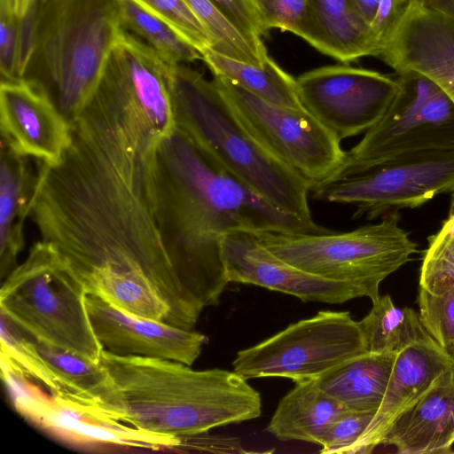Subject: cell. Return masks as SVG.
Instances as JSON below:
<instances>
[{
	"label": "cell",
	"instance_id": "cell-1",
	"mask_svg": "<svg viewBox=\"0 0 454 454\" xmlns=\"http://www.w3.org/2000/svg\"><path fill=\"white\" fill-rule=\"evenodd\" d=\"M160 140L125 85L103 77L70 123L59 161L39 160L28 216L77 277L109 270L146 280L176 310L187 294L156 223Z\"/></svg>",
	"mask_w": 454,
	"mask_h": 454
},
{
	"label": "cell",
	"instance_id": "cell-2",
	"mask_svg": "<svg viewBox=\"0 0 454 454\" xmlns=\"http://www.w3.org/2000/svg\"><path fill=\"white\" fill-rule=\"evenodd\" d=\"M154 192L164 249L182 287L203 309L217 305L229 283L227 233L333 231L272 205L176 127L156 146Z\"/></svg>",
	"mask_w": 454,
	"mask_h": 454
},
{
	"label": "cell",
	"instance_id": "cell-3",
	"mask_svg": "<svg viewBox=\"0 0 454 454\" xmlns=\"http://www.w3.org/2000/svg\"><path fill=\"white\" fill-rule=\"evenodd\" d=\"M112 392L95 405L111 418L178 438L261 416L260 393L234 371L193 370L168 359L102 350Z\"/></svg>",
	"mask_w": 454,
	"mask_h": 454
},
{
	"label": "cell",
	"instance_id": "cell-4",
	"mask_svg": "<svg viewBox=\"0 0 454 454\" xmlns=\"http://www.w3.org/2000/svg\"><path fill=\"white\" fill-rule=\"evenodd\" d=\"M123 31L120 0H35L22 79L71 123L97 90Z\"/></svg>",
	"mask_w": 454,
	"mask_h": 454
},
{
	"label": "cell",
	"instance_id": "cell-5",
	"mask_svg": "<svg viewBox=\"0 0 454 454\" xmlns=\"http://www.w3.org/2000/svg\"><path fill=\"white\" fill-rule=\"evenodd\" d=\"M170 92L176 128L272 205L313 221V184L243 126L213 81L185 64L173 66Z\"/></svg>",
	"mask_w": 454,
	"mask_h": 454
},
{
	"label": "cell",
	"instance_id": "cell-6",
	"mask_svg": "<svg viewBox=\"0 0 454 454\" xmlns=\"http://www.w3.org/2000/svg\"><path fill=\"white\" fill-rule=\"evenodd\" d=\"M86 296L69 264L41 239L7 275L0 311L30 337L98 363L103 348L89 318Z\"/></svg>",
	"mask_w": 454,
	"mask_h": 454
},
{
	"label": "cell",
	"instance_id": "cell-7",
	"mask_svg": "<svg viewBox=\"0 0 454 454\" xmlns=\"http://www.w3.org/2000/svg\"><path fill=\"white\" fill-rule=\"evenodd\" d=\"M252 233L285 262L319 278L351 286L372 302L380 297V283L419 252L410 232L400 225L399 211L347 232Z\"/></svg>",
	"mask_w": 454,
	"mask_h": 454
},
{
	"label": "cell",
	"instance_id": "cell-8",
	"mask_svg": "<svg viewBox=\"0 0 454 454\" xmlns=\"http://www.w3.org/2000/svg\"><path fill=\"white\" fill-rule=\"evenodd\" d=\"M395 76L398 90L387 110L347 152L343 165L333 178L360 173L409 154L454 149V101L449 94L418 72H402Z\"/></svg>",
	"mask_w": 454,
	"mask_h": 454
},
{
	"label": "cell",
	"instance_id": "cell-9",
	"mask_svg": "<svg viewBox=\"0 0 454 454\" xmlns=\"http://www.w3.org/2000/svg\"><path fill=\"white\" fill-rule=\"evenodd\" d=\"M368 352L358 321L348 311L321 310L237 353L233 371L244 377L315 380Z\"/></svg>",
	"mask_w": 454,
	"mask_h": 454
},
{
	"label": "cell",
	"instance_id": "cell-10",
	"mask_svg": "<svg viewBox=\"0 0 454 454\" xmlns=\"http://www.w3.org/2000/svg\"><path fill=\"white\" fill-rule=\"evenodd\" d=\"M212 81L243 126L313 186L343 165L347 152L340 141L304 107L270 103L222 76Z\"/></svg>",
	"mask_w": 454,
	"mask_h": 454
},
{
	"label": "cell",
	"instance_id": "cell-11",
	"mask_svg": "<svg viewBox=\"0 0 454 454\" xmlns=\"http://www.w3.org/2000/svg\"><path fill=\"white\" fill-rule=\"evenodd\" d=\"M314 199L356 207L355 218L382 217L454 192V149L418 153L313 186Z\"/></svg>",
	"mask_w": 454,
	"mask_h": 454
},
{
	"label": "cell",
	"instance_id": "cell-12",
	"mask_svg": "<svg viewBox=\"0 0 454 454\" xmlns=\"http://www.w3.org/2000/svg\"><path fill=\"white\" fill-rule=\"evenodd\" d=\"M1 376L18 412L66 442L152 450L180 446L178 437L138 429L111 418L93 404L47 394L35 382L11 368L1 366Z\"/></svg>",
	"mask_w": 454,
	"mask_h": 454
},
{
	"label": "cell",
	"instance_id": "cell-13",
	"mask_svg": "<svg viewBox=\"0 0 454 454\" xmlns=\"http://www.w3.org/2000/svg\"><path fill=\"white\" fill-rule=\"evenodd\" d=\"M295 79L303 107L340 141L374 126L398 90L396 76L348 65L317 67Z\"/></svg>",
	"mask_w": 454,
	"mask_h": 454
},
{
	"label": "cell",
	"instance_id": "cell-14",
	"mask_svg": "<svg viewBox=\"0 0 454 454\" xmlns=\"http://www.w3.org/2000/svg\"><path fill=\"white\" fill-rule=\"evenodd\" d=\"M223 257L229 282L262 286L304 301L340 304L363 297L351 286L319 278L285 262L250 231L227 233L223 240Z\"/></svg>",
	"mask_w": 454,
	"mask_h": 454
},
{
	"label": "cell",
	"instance_id": "cell-15",
	"mask_svg": "<svg viewBox=\"0 0 454 454\" xmlns=\"http://www.w3.org/2000/svg\"><path fill=\"white\" fill-rule=\"evenodd\" d=\"M86 306L96 338L103 349L120 356L168 359L192 365L207 337L164 322L138 317L88 294Z\"/></svg>",
	"mask_w": 454,
	"mask_h": 454
},
{
	"label": "cell",
	"instance_id": "cell-16",
	"mask_svg": "<svg viewBox=\"0 0 454 454\" xmlns=\"http://www.w3.org/2000/svg\"><path fill=\"white\" fill-rule=\"evenodd\" d=\"M1 141L15 153L48 164L61 159L70 140V123L51 98L23 79L1 81Z\"/></svg>",
	"mask_w": 454,
	"mask_h": 454
},
{
	"label": "cell",
	"instance_id": "cell-17",
	"mask_svg": "<svg viewBox=\"0 0 454 454\" xmlns=\"http://www.w3.org/2000/svg\"><path fill=\"white\" fill-rule=\"evenodd\" d=\"M452 369L453 357L431 336L418 340L396 353L382 403L348 454L371 453L380 444L394 419Z\"/></svg>",
	"mask_w": 454,
	"mask_h": 454
},
{
	"label": "cell",
	"instance_id": "cell-18",
	"mask_svg": "<svg viewBox=\"0 0 454 454\" xmlns=\"http://www.w3.org/2000/svg\"><path fill=\"white\" fill-rule=\"evenodd\" d=\"M380 444L400 454L453 452L454 369L394 419Z\"/></svg>",
	"mask_w": 454,
	"mask_h": 454
},
{
	"label": "cell",
	"instance_id": "cell-19",
	"mask_svg": "<svg viewBox=\"0 0 454 454\" xmlns=\"http://www.w3.org/2000/svg\"><path fill=\"white\" fill-rule=\"evenodd\" d=\"M36 176L27 157L12 151L1 141L0 152V277L8 275L25 241L24 221Z\"/></svg>",
	"mask_w": 454,
	"mask_h": 454
},
{
	"label": "cell",
	"instance_id": "cell-20",
	"mask_svg": "<svg viewBox=\"0 0 454 454\" xmlns=\"http://www.w3.org/2000/svg\"><path fill=\"white\" fill-rule=\"evenodd\" d=\"M309 8L311 46L342 63L375 57L371 28L352 0H309Z\"/></svg>",
	"mask_w": 454,
	"mask_h": 454
},
{
	"label": "cell",
	"instance_id": "cell-21",
	"mask_svg": "<svg viewBox=\"0 0 454 454\" xmlns=\"http://www.w3.org/2000/svg\"><path fill=\"white\" fill-rule=\"evenodd\" d=\"M346 409L315 380L296 382L279 402L267 431L280 441L319 444L330 426Z\"/></svg>",
	"mask_w": 454,
	"mask_h": 454
},
{
	"label": "cell",
	"instance_id": "cell-22",
	"mask_svg": "<svg viewBox=\"0 0 454 454\" xmlns=\"http://www.w3.org/2000/svg\"><path fill=\"white\" fill-rule=\"evenodd\" d=\"M395 355L367 352L315 381L346 410L376 412L382 403Z\"/></svg>",
	"mask_w": 454,
	"mask_h": 454
},
{
	"label": "cell",
	"instance_id": "cell-23",
	"mask_svg": "<svg viewBox=\"0 0 454 454\" xmlns=\"http://www.w3.org/2000/svg\"><path fill=\"white\" fill-rule=\"evenodd\" d=\"M201 57L214 75L224 77L270 103L292 108L303 107L296 79L270 56L262 65L235 59L214 49L206 50Z\"/></svg>",
	"mask_w": 454,
	"mask_h": 454
},
{
	"label": "cell",
	"instance_id": "cell-24",
	"mask_svg": "<svg viewBox=\"0 0 454 454\" xmlns=\"http://www.w3.org/2000/svg\"><path fill=\"white\" fill-rule=\"evenodd\" d=\"M27 336L58 386L59 395L93 405L109 397L112 382L99 362Z\"/></svg>",
	"mask_w": 454,
	"mask_h": 454
},
{
	"label": "cell",
	"instance_id": "cell-25",
	"mask_svg": "<svg viewBox=\"0 0 454 454\" xmlns=\"http://www.w3.org/2000/svg\"><path fill=\"white\" fill-rule=\"evenodd\" d=\"M368 352L396 354L409 344L430 336L419 314L409 307H397L390 295H380L369 313L358 321Z\"/></svg>",
	"mask_w": 454,
	"mask_h": 454
},
{
	"label": "cell",
	"instance_id": "cell-26",
	"mask_svg": "<svg viewBox=\"0 0 454 454\" xmlns=\"http://www.w3.org/2000/svg\"><path fill=\"white\" fill-rule=\"evenodd\" d=\"M121 24L168 65L176 66L202 59L201 54L168 25L152 15L133 0H120Z\"/></svg>",
	"mask_w": 454,
	"mask_h": 454
},
{
	"label": "cell",
	"instance_id": "cell-27",
	"mask_svg": "<svg viewBox=\"0 0 454 454\" xmlns=\"http://www.w3.org/2000/svg\"><path fill=\"white\" fill-rule=\"evenodd\" d=\"M209 33L214 50L232 59L262 65L268 59L252 45L212 0H184Z\"/></svg>",
	"mask_w": 454,
	"mask_h": 454
},
{
	"label": "cell",
	"instance_id": "cell-28",
	"mask_svg": "<svg viewBox=\"0 0 454 454\" xmlns=\"http://www.w3.org/2000/svg\"><path fill=\"white\" fill-rule=\"evenodd\" d=\"M419 287L434 294L454 291V215L427 238L419 273Z\"/></svg>",
	"mask_w": 454,
	"mask_h": 454
},
{
	"label": "cell",
	"instance_id": "cell-29",
	"mask_svg": "<svg viewBox=\"0 0 454 454\" xmlns=\"http://www.w3.org/2000/svg\"><path fill=\"white\" fill-rule=\"evenodd\" d=\"M254 18L262 37L270 30L288 31L311 40L309 0H240Z\"/></svg>",
	"mask_w": 454,
	"mask_h": 454
},
{
	"label": "cell",
	"instance_id": "cell-30",
	"mask_svg": "<svg viewBox=\"0 0 454 454\" xmlns=\"http://www.w3.org/2000/svg\"><path fill=\"white\" fill-rule=\"evenodd\" d=\"M144 10L168 25L200 54L213 49L212 38L184 0H133Z\"/></svg>",
	"mask_w": 454,
	"mask_h": 454
},
{
	"label": "cell",
	"instance_id": "cell-31",
	"mask_svg": "<svg viewBox=\"0 0 454 454\" xmlns=\"http://www.w3.org/2000/svg\"><path fill=\"white\" fill-rule=\"evenodd\" d=\"M417 301L423 327L450 353L454 346V291L434 294L419 287Z\"/></svg>",
	"mask_w": 454,
	"mask_h": 454
},
{
	"label": "cell",
	"instance_id": "cell-32",
	"mask_svg": "<svg viewBox=\"0 0 454 454\" xmlns=\"http://www.w3.org/2000/svg\"><path fill=\"white\" fill-rule=\"evenodd\" d=\"M419 72L439 84L454 101V23L443 27L430 41Z\"/></svg>",
	"mask_w": 454,
	"mask_h": 454
},
{
	"label": "cell",
	"instance_id": "cell-33",
	"mask_svg": "<svg viewBox=\"0 0 454 454\" xmlns=\"http://www.w3.org/2000/svg\"><path fill=\"white\" fill-rule=\"evenodd\" d=\"M376 412L346 410L330 426L320 445L322 454H348Z\"/></svg>",
	"mask_w": 454,
	"mask_h": 454
},
{
	"label": "cell",
	"instance_id": "cell-34",
	"mask_svg": "<svg viewBox=\"0 0 454 454\" xmlns=\"http://www.w3.org/2000/svg\"><path fill=\"white\" fill-rule=\"evenodd\" d=\"M412 0H380L371 26L375 57L379 56L385 41L405 14Z\"/></svg>",
	"mask_w": 454,
	"mask_h": 454
},
{
	"label": "cell",
	"instance_id": "cell-35",
	"mask_svg": "<svg viewBox=\"0 0 454 454\" xmlns=\"http://www.w3.org/2000/svg\"><path fill=\"white\" fill-rule=\"evenodd\" d=\"M223 14L236 26L247 40L262 52L267 50L258 27L240 0H212Z\"/></svg>",
	"mask_w": 454,
	"mask_h": 454
},
{
	"label": "cell",
	"instance_id": "cell-36",
	"mask_svg": "<svg viewBox=\"0 0 454 454\" xmlns=\"http://www.w3.org/2000/svg\"><path fill=\"white\" fill-rule=\"evenodd\" d=\"M352 3L359 16L371 28L380 0H352Z\"/></svg>",
	"mask_w": 454,
	"mask_h": 454
},
{
	"label": "cell",
	"instance_id": "cell-37",
	"mask_svg": "<svg viewBox=\"0 0 454 454\" xmlns=\"http://www.w3.org/2000/svg\"><path fill=\"white\" fill-rule=\"evenodd\" d=\"M426 6L439 10L454 18V0H415Z\"/></svg>",
	"mask_w": 454,
	"mask_h": 454
},
{
	"label": "cell",
	"instance_id": "cell-38",
	"mask_svg": "<svg viewBox=\"0 0 454 454\" xmlns=\"http://www.w3.org/2000/svg\"><path fill=\"white\" fill-rule=\"evenodd\" d=\"M34 0H14V11L19 17H24Z\"/></svg>",
	"mask_w": 454,
	"mask_h": 454
},
{
	"label": "cell",
	"instance_id": "cell-39",
	"mask_svg": "<svg viewBox=\"0 0 454 454\" xmlns=\"http://www.w3.org/2000/svg\"><path fill=\"white\" fill-rule=\"evenodd\" d=\"M454 215V192L451 193L450 197V210L448 215Z\"/></svg>",
	"mask_w": 454,
	"mask_h": 454
}]
</instances>
